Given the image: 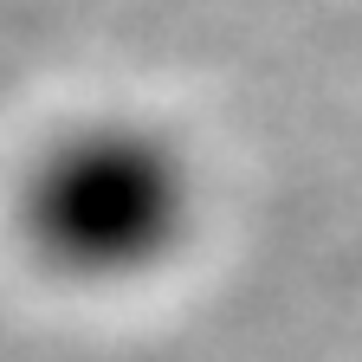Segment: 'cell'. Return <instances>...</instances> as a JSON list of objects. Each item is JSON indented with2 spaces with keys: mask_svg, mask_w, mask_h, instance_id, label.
Instances as JSON below:
<instances>
[{
  "mask_svg": "<svg viewBox=\"0 0 362 362\" xmlns=\"http://www.w3.org/2000/svg\"><path fill=\"white\" fill-rule=\"evenodd\" d=\"M194 220V175L162 129L98 117L45 143L20 188L26 246L84 285L162 265Z\"/></svg>",
  "mask_w": 362,
  "mask_h": 362,
  "instance_id": "cell-1",
  "label": "cell"
}]
</instances>
